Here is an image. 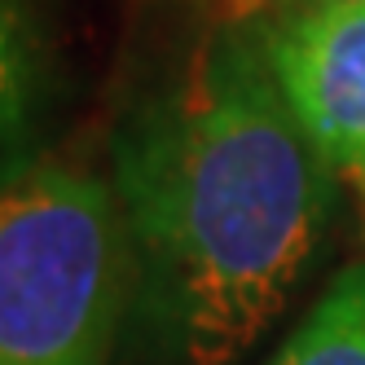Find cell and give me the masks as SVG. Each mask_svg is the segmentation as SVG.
Returning <instances> with one entry per match:
<instances>
[{
  "instance_id": "obj_1",
  "label": "cell",
  "mask_w": 365,
  "mask_h": 365,
  "mask_svg": "<svg viewBox=\"0 0 365 365\" xmlns=\"http://www.w3.org/2000/svg\"><path fill=\"white\" fill-rule=\"evenodd\" d=\"M137 322L172 365H242L322 251L334 168L273 80L264 27L212 31L110 141Z\"/></svg>"
},
{
  "instance_id": "obj_2",
  "label": "cell",
  "mask_w": 365,
  "mask_h": 365,
  "mask_svg": "<svg viewBox=\"0 0 365 365\" xmlns=\"http://www.w3.org/2000/svg\"><path fill=\"white\" fill-rule=\"evenodd\" d=\"M133 295L106 180L31 163L0 180V365H110Z\"/></svg>"
},
{
  "instance_id": "obj_3",
  "label": "cell",
  "mask_w": 365,
  "mask_h": 365,
  "mask_svg": "<svg viewBox=\"0 0 365 365\" xmlns=\"http://www.w3.org/2000/svg\"><path fill=\"white\" fill-rule=\"evenodd\" d=\"M269 66L295 123L365 185V5H295L269 27Z\"/></svg>"
},
{
  "instance_id": "obj_4",
  "label": "cell",
  "mask_w": 365,
  "mask_h": 365,
  "mask_svg": "<svg viewBox=\"0 0 365 365\" xmlns=\"http://www.w3.org/2000/svg\"><path fill=\"white\" fill-rule=\"evenodd\" d=\"M48 36L31 0H0V176H18L48 110Z\"/></svg>"
},
{
  "instance_id": "obj_5",
  "label": "cell",
  "mask_w": 365,
  "mask_h": 365,
  "mask_svg": "<svg viewBox=\"0 0 365 365\" xmlns=\"http://www.w3.org/2000/svg\"><path fill=\"white\" fill-rule=\"evenodd\" d=\"M264 365H365V264L334 273Z\"/></svg>"
},
{
  "instance_id": "obj_6",
  "label": "cell",
  "mask_w": 365,
  "mask_h": 365,
  "mask_svg": "<svg viewBox=\"0 0 365 365\" xmlns=\"http://www.w3.org/2000/svg\"><path fill=\"white\" fill-rule=\"evenodd\" d=\"M295 5H365V0H282V9H295Z\"/></svg>"
}]
</instances>
